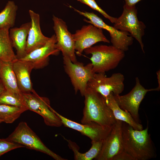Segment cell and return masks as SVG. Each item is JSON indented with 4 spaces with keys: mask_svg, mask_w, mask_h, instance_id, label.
<instances>
[{
    "mask_svg": "<svg viewBox=\"0 0 160 160\" xmlns=\"http://www.w3.org/2000/svg\"><path fill=\"white\" fill-rule=\"evenodd\" d=\"M148 123L145 129L137 130L128 124L122 122L123 150L135 160H148L156 156L155 147L148 133Z\"/></svg>",
    "mask_w": 160,
    "mask_h": 160,
    "instance_id": "6da1fadb",
    "label": "cell"
},
{
    "mask_svg": "<svg viewBox=\"0 0 160 160\" xmlns=\"http://www.w3.org/2000/svg\"><path fill=\"white\" fill-rule=\"evenodd\" d=\"M84 96V106L81 123L86 124L94 122L104 127H112L116 120L104 97L88 87Z\"/></svg>",
    "mask_w": 160,
    "mask_h": 160,
    "instance_id": "7a4b0ae2",
    "label": "cell"
},
{
    "mask_svg": "<svg viewBox=\"0 0 160 160\" xmlns=\"http://www.w3.org/2000/svg\"><path fill=\"white\" fill-rule=\"evenodd\" d=\"M84 51L87 55H92L90 60L95 73H105L115 69L125 56L124 51L112 45L92 46Z\"/></svg>",
    "mask_w": 160,
    "mask_h": 160,
    "instance_id": "3957f363",
    "label": "cell"
},
{
    "mask_svg": "<svg viewBox=\"0 0 160 160\" xmlns=\"http://www.w3.org/2000/svg\"><path fill=\"white\" fill-rule=\"evenodd\" d=\"M28 148L45 153L56 160H66L48 148L24 121L20 122L13 132L6 138Z\"/></svg>",
    "mask_w": 160,
    "mask_h": 160,
    "instance_id": "277c9868",
    "label": "cell"
},
{
    "mask_svg": "<svg viewBox=\"0 0 160 160\" xmlns=\"http://www.w3.org/2000/svg\"><path fill=\"white\" fill-rule=\"evenodd\" d=\"M123 7L122 14L116 18L113 27L119 31L129 33L135 39L144 53L142 37L145 34V25L143 22L138 20L135 6L128 7L124 5Z\"/></svg>",
    "mask_w": 160,
    "mask_h": 160,
    "instance_id": "5b68a950",
    "label": "cell"
},
{
    "mask_svg": "<svg viewBox=\"0 0 160 160\" xmlns=\"http://www.w3.org/2000/svg\"><path fill=\"white\" fill-rule=\"evenodd\" d=\"M63 59L65 71L70 79L75 93L79 91L81 95L84 96L88 82L95 73L92 70V63L84 65L78 61L73 63L65 56H63Z\"/></svg>",
    "mask_w": 160,
    "mask_h": 160,
    "instance_id": "8992f818",
    "label": "cell"
},
{
    "mask_svg": "<svg viewBox=\"0 0 160 160\" xmlns=\"http://www.w3.org/2000/svg\"><path fill=\"white\" fill-rule=\"evenodd\" d=\"M22 95L28 110L42 116L46 125L57 127L63 125L61 120L50 106V101L47 98L39 96L34 90L31 92L22 93Z\"/></svg>",
    "mask_w": 160,
    "mask_h": 160,
    "instance_id": "52a82bcc",
    "label": "cell"
},
{
    "mask_svg": "<svg viewBox=\"0 0 160 160\" xmlns=\"http://www.w3.org/2000/svg\"><path fill=\"white\" fill-rule=\"evenodd\" d=\"M135 86L129 93L123 95H114V97L121 109L129 113L137 122L141 124L138 111L141 102L148 92L159 90L157 87L145 89L141 84L137 77L135 78Z\"/></svg>",
    "mask_w": 160,
    "mask_h": 160,
    "instance_id": "ba28073f",
    "label": "cell"
},
{
    "mask_svg": "<svg viewBox=\"0 0 160 160\" xmlns=\"http://www.w3.org/2000/svg\"><path fill=\"white\" fill-rule=\"evenodd\" d=\"M124 77L121 73H113L109 77L105 73H95L89 81L87 87L107 97L111 92L113 95H119L124 90Z\"/></svg>",
    "mask_w": 160,
    "mask_h": 160,
    "instance_id": "9c48e42d",
    "label": "cell"
},
{
    "mask_svg": "<svg viewBox=\"0 0 160 160\" xmlns=\"http://www.w3.org/2000/svg\"><path fill=\"white\" fill-rule=\"evenodd\" d=\"M75 11L89 19L84 18V20L85 22L108 31L111 36V41L112 45L116 47L125 52L127 51L129 47L132 44L133 37L129 36L130 35L129 33L119 31L113 27L106 24L101 18L94 12L81 11L77 9Z\"/></svg>",
    "mask_w": 160,
    "mask_h": 160,
    "instance_id": "30bf717a",
    "label": "cell"
},
{
    "mask_svg": "<svg viewBox=\"0 0 160 160\" xmlns=\"http://www.w3.org/2000/svg\"><path fill=\"white\" fill-rule=\"evenodd\" d=\"M75 42L76 54L80 56L84 50L100 42L110 43L103 29L90 24L84 25L72 34Z\"/></svg>",
    "mask_w": 160,
    "mask_h": 160,
    "instance_id": "8fae6325",
    "label": "cell"
},
{
    "mask_svg": "<svg viewBox=\"0 0 160 160\" xmlns=\"http://www.w3.org/2000/svg\"><path fill=\"white\" fill-rule=\"evenodd\" d=\"M52 20L57 40L56 47L62 52L63 56L68 57L73 63L77 62L74 41L66 23L55 15H53Z\"/></svg>",
    "mask_w": 160,
    "mask_h": 160,
    "instance_id": "7c38bea8",
    "label": "cell"
},
{
    "mask_svg": "<svg viewBox=\"0 0 160 160\" xmlns=\"http://www.w3.org/2000/svg\"><path fill=\"white\" fill-rule=\"evenodd\" d=\"M123 121L116 120L112 129L103 140L101 150L95 159L96 160H112L123 150L122 133Z\"/></svg>",
    "mask_w": 160,
    "mask_h": 160,
    "instance_id": "4fadbf2b",
    "label": "cell"
},
{
    "mask_svg": "<svg viewBox=\"0 0 160 160\" xmlns=\"http://www.w3.org/2000/svg\"><path fill=\"white\" fill-rule=\"evenodd\" d=\"M52 110L60 118L64 126L80 132L89 137L92 141L103 140L109 134L113 127H104L94 122L86 124H79L64 117L53 109Z\"/></svg>",
    "mask_w": 160,
    "mask_h": 160,
    "instance_id": "5bb4252c",
    "label": "cell"
},
{
    "mask_svg": "<svg viewBox=\"0 0 160 160\" xmlns=\"http://www.w3.org/2000/svg\"><path fill=\"white\" fill-rule=\"evenodd\" d=\"M56 42L54 34L49 37L44 45L33 50L20 60L30 62L34 69L42 68L48 64L50 55H57L59 54L60 51L56 47Z\"/></svg>",
    "mask_w": 160,
    "mask_h": 160,
    "instance_id": "9a60e30c",
    "label": "cell"
},
{
    "mask_svg": "<svg viewBox=\"0 0 160 160\" xmlns=\"http://www.w3.org/2000/svg\"><path fill=\"white\" fill-rule=\"evenodd\" d=\"M29 14L31 25L27 39V54L44 45L49 38L45 36L41 32L39 14L31 10H29Z\"/></svg>",
    "mask_w": 160,
    "mask_h": 160,
    "instance_id": "2e32d148",
    "label": "cell"
},
{
    "mask_svg": "<svg viewBox=\"0 0 160 160\" xmlns=\"http://www.w3.org/2000/svg\"><path fill=\"white\" fill-rule=\"evenodd\" d=\"M13 69L14 72L18 87L22 93L33 92L32 85L30 74L34 69L30 62L17 59L12 62Z\"/></svg>",
    "mask_w": 160,
    "mask_h": 160,
    "instance_id": "e0dca14e",
    "label": "cell"
},
{
    "mask_svg": "<svg viewBox=\"0 0 160 160\" xmlns=\"http://www.w3.org/2000/svg\"><path fill=\"white\" fill-rule=\"evenodd\" d=\"M31 25L30 21L23 24L19 27H13L9 30V37L13 47L16 50L17 59H22L27 54V39Z\"/></svg>",
    "mask_w": 160,
    "mask_h": 160,
    "instance_id": "ac0fdd59",
    "label": "cell"
},
{
    "mask_svg": "<svg viewBox=\"0 0 160 160\" xmlns=\"http://www.w3.org/2000/svg\"><path fill=\"white\" fill-rule=\"evenodd\" d=\"M104 98L107 105L112 111L116 120L128 124L135 129L141 130L143 129L142 124L137 122L129 113L119 107L115 100L112 92Z\"/></svg>",
    "mask_w": 160,
    "mask_h": 160,
    "instance_id": "d6986e66",
    "label": "cell"
},
{
    "mask_svg": "<svg viewBox=\"0 0 160 160\" xmlns=\"http://www.w3.org/2000/svg\"><path fill=\"white\" fill-rule=\"evenodd\" d=\"M1 81L6 90L19 95L22 93L18 87L12 67V62L1 60L0 64Z\"/></svg>",
    "mask_w": 160,
    "mask_h": 160,
    "instance_id": "ffe728a7",
    "label": "cell"
},
{
    "mask_svg": "<svg viewBox=\"0 0 160 160\" xmlns=\"http://www.w3.org/2000/svg\"><path fill=\"white\" fill-rule=\"evenodd\" d=\"M9 29L0 28V60L12 62L17 58L9 37Z\"/></svg>",
    "mask_w": 160,
    "mask_h": 160,
    "instance_id": "44dd1931",
    "label": "cell"
},
{
    "mask_svg": "<svg viewBox=\"0 0 160 160\" xmlns=\"http://www.w3.org/2000/svg\"><path fill=\"white\" fill-rule=\"evenodd\" d=\"M66 140L69 147L73 152L75 160H92L95 159L101 150L103 140L92 141L90 148L85 153H82L79 151V147L75 143L70 140Z\"/></svg>",
    "mask_w": 160,
    "mask_h": 160,
    "instance_id": "7402d4cb",
    "label": "cell"
},
{
    "mask_svg": "<svg viewBox=\"0 0 160 160\" xmlns=\"http://www.w3.org/2000/svg\"><path fill=\"white\" fill-rule=\"evenodd\" d=\"M17 9L13 1L8 2L4 9L0 12V28L10 29L13 27Z\"/></svg>",
    "mask_w": 160,
    "mask_h": 160,
    "instance_id": "603a6c76",
    "label": "cell"
},
{
    "mask_svg": "<svg viewBox=\"0 0 160 160\" xmlns=\"http://www.w3.org/2000/svg\"><path fill=\"white\" fill-rule=\"evenodd\" d=\"M28 110L25 108L0 104V120L6 123H12Z\"/></svg>",
    "mask_w": 160,
    "mask_h": 160,
    "instance_id": "cb8c5ba5",
    "label": "cell"
},
{
    "mask_svg": "<svg viewBox=\"0 0 160 160\" xmlns=\"http://www.w3.org/2000/svg\"><path fill=\"white\" fill-rule=\"evenodd\" d=\"M0 104H4L27 108L25 104L22 94L19 95L6 90L0 96Z\"/></svg>",
    "mask_w": 160,
    "mask_h": 160,
    "instance_id": "d4e9b609",
    "label": "cell"
},
{
    "mask_svg": "<svg viewBox=\"0 0 160 160\" xmlns=\"http://www.w3.org/2000/svg\"><path fill=\"white\" fill-rule=\"evenodd\" d=\"M24 147L21 145L10 141L7 138L0 139V157L10 151Z\"/></svg>",
    "mask_w": 160,
    "mask_h": 160,
    "instance_id": "484cf974",
    "label": "cell"
},
{
    "mask_svg": "<svg viewBox=\"0 0 160 160\" xmlns=\"http://www.w3.org/2000/svg\"><path fill=\"white\" fill-rule=\"evenodd\" d=\"M81 2L86 4L92 9L98 12L105 18L108 19L112 23H114L116 17H113L108 15L97 4L95 0H77Z\"/></svg>",
    "mask_w": 160,
    "mask_h": 160,
    "instance_id": "4316f807",
    "label": "cell"
},
{
    "mask_svg": "<svg viewBox=\"0 0 160 160\" xmlns=\"http://www.w3.org/2000/svg\"><path fill=\"white\" fill-rule=\"evenodd\" d=\"M112 160H135L131 155L124 150L115 156Z\"/></svg>",
    "mask_w": 160,
    "mask_h": 160,
    "instance_id": "83f0119b",
    "label": "cell"
},
{
    "mask_svg": "<svg viewBox=\"0 0 160 160\" xmlns=\"http://www.w3.org/2000/svg\"><path fill=\"white\" fill-rule=\"evenodd\" d=\"M125 2L124 5L127 7H130L135 6L136 4L141 0H124Z\"/></svg>",
    "mask_w": 160,
    "mask_h": 160,
    "instance_id": "f1b7e54d",
    "label": "cell"
},
{
    "mask_svg": "<svg viewBox=\"0 0 160 160\" xmlns=\"http://www.w3.org/2000/svg\"><path fill=\"white\" fill-rule=\"evenodd\" d=\"M6 90L5 89L1 82H0V96Z\"/></svg>",
    "mask_w": 160,
    "mask_h": 160,
    "instance_id": "f546056e",
    "label": "cell"
},
{
    "mask_svg": "<svg viewBox=\"0 0 160 160\" xmlns=\"http://www.w3.org/2000/svg\"><path fill=\"white\" fill-rule=\"evenodd\" d=\"M156 74L157 75V79L158 80V82L159 83L158 86L157 87L159 90L160 89V70L158 71L157 72Z\"/></svg>",
    "mask_w": 160,
    "mask_h": 160,
    "instance_id": "4dcf8cb0",
    "label": "cell"
},
{
    "mask_svg": "<svg viewBox=\"0 0 160 160\" xmlns=\"http://www.w3.org/2000/svg\"><path fill=\"white\" fill-rule=\"evenodd\" d=\"M2 122H3L2 121V120H0V123Z\"/></svg>",
    "mask_w": 160,
    "mask_h": 160,
    "instance_id": "1f68e13d",
    "label": "cell"
},
{
    "mask_svg": "<svg viewBox=\"0 0 160 160\" xmlns=\"http://www.w3.org/2000/svg\"><path fill=\"white\" fill-rule=\"evenodd\" d=\"M1 82V80L0 77V82Z\"/></svg>",
    "mask_w": 160,
    "mask_h": 160,
    "instance_id": "d6a6232c",
    "label": "cell"
},
{
    "mask_svg": "<svg viewBox=\"0 0 160 160\" xmlns=\"http://www.w3.org/2000/svg\"><path fill=\"white\" fill-rule=\"evenodd\" d=\"M1 60H0V63H1Z\"/></svg>",
    "mask_w": 160,
    "mask_h": 160,
    "instance_id": "836d02e7",
    "label": "cell"
}]
</instances>
